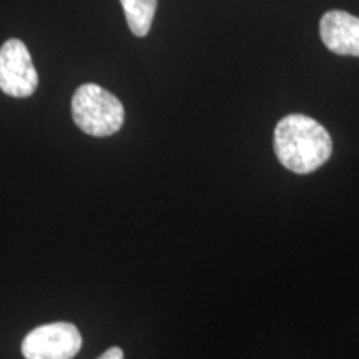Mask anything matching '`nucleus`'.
Returning <instances> with one entry per match:
<instances>
[{"label":"nucleus","instance_id":"obj_1","mask_svg":"<svg viewBox=\"0 0 359 359\" xmlns=\"http://www.w3.org/2000/svg\"><path fill=\"white\" fill-rule=\"evenodd\" d=\"M273 147L278 161L296 175L316 172L333 154L330 132L311 116L302 114L286 115L278 122Z\"/></svg>","mask_w":359,"mask_h":359},{"label":"nucleus","instance_id":"obj_5","mask_svg":"<svg viewBox=\"0 0 359 359\" xmlns=\"http://www.w3.org/2000/svg\"><path fill=\"white\" fill-rule=\"evenodd\" d=\"M320 35L327 50L336 55L359 57V17L344 11H330L320 22Z\"/></svg>","mask_w":359,"mask_h":359},{"label":"nucleus","instance_id":"obj_6","mask_svg":"<svg viewBox=\"0 0 359 359\" xmlns=\"http://www.w3.org/2000/svg\"><path fill=\"white\" fill-rule=\"evenodd\" d=\"M128 29L137 37H145L150 32L151 22L155 19L156 0H120Z\"/></svg>","mask_w":359,"mask_h":359},{"label":"nucleus","instance_id":"obj_7","mask_svg":"<svg viewBox=\"0 0 359 359\" xmlns=\"http://www.w3.org/2000/svg\"><path fill=\"white\" fill-rule=\"evenodd\" d=\"M97 359H123V351L120 348L114 346V348L107 349V351L100 354Z\"/></svg>","mask_w":359,"mask_h":359},{"label":"nucleus","instance_id":"obj_3","mask_svg":"<svg viewBox=\"0 0 359 359\" xmlns=\"http://www.w3.org/2000/svg\"><path fill=\"white\" fill-rule=\"evenodd\" d=\"M82 348V334L72 323H48L30 331L22 341L25 359H74Z\"/></svg>","mask_w":359,"mask_h":359},{"label":"nucleus","instance_id":"obj_4","mask_svg":"<svg viewBox=\"0 0 359 359\" xmlns=\"http://www.w3.org/2000/svg\"><path fill=\"white\" fill-rule=\"evenodd\" d=\"M39 87V74L29 48L19 39H11L0 48V90L8 97H30Z\"/></svg>","mask_w":359,"mask_h":359},{"label":"nucleus","instance_id":"obj_2","mask_svg":"<svg viewBox=\"0 0 359 359\" xmlns=\"http://www.w3.org/2000/svg\"><path fill=\"white\" fill-rule=\"evenodd\" d=\"M72 116L83 133L111 137L123 127L125 109L109 90L97 83H83L72 97Z\"/></svg>","mask_w":359,"mask_h":359}]
</instances>
